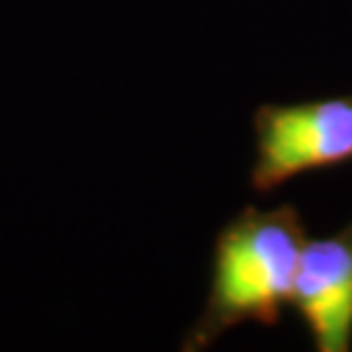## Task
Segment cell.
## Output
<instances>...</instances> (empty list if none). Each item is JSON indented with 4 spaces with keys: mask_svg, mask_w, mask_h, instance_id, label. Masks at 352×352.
I'll list each match as a JSON object with an SVG mask.
<instances>
[{
    "mask_svg": "<svg viewBox=\"0 0 352 352\" xmlns=\"http://www.w3.org/2000/svg\"><path fill=\"white\" fill-rule=\"evenodd\" d=\"M305 240V222L292 204L243 206L217 232L206 302L180 350H209L243 324L277 327L292 300Z\"/></svg>",
    "mask_w": 352,
    "mask_h": 352,
    "instance_id": "obj_1",
    "label": "cell"
},
{
    "mask_svg": "<svg viewBox=\"0 0 352 352\" xmlns=\"http://www.w3.org/2000/svg\"><path fill=\"white\" fill-rule=\"evenodd\" d=\"M350 162L352 94L256 107L251 164L256 193H272L314 170Z\"/></svg>",
    "mask_w": 352,
    "mask_h": 352,
    "instance_id": "obj_2",
    "label": "cell"
},
{
    "mask_svg": "<svg viewBox=\"0 0 352 352\" xmlns=\"http://www.w3.org/2000/svg\"><path fill=\"white\" fill-rule=\"evenodd\" d=\"M289 308L318 352L352 347V222L334 235L305 240Z\"/></svg>",
    "mask_w": 352,
    "mask_h": 352,
    "instance_id": "obj_3",
    "label": "cell"
}]
</instances>
